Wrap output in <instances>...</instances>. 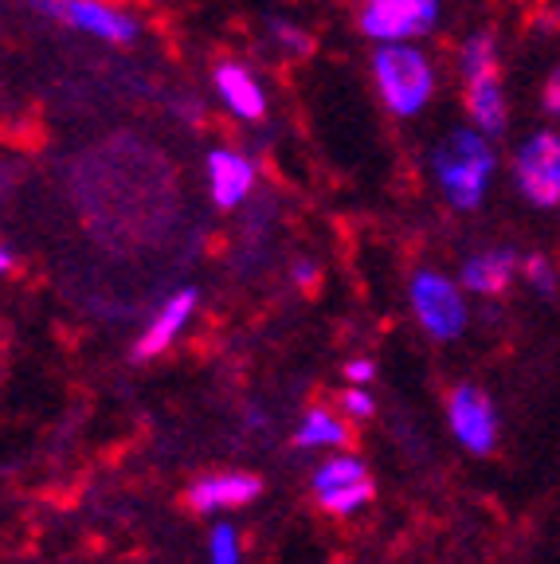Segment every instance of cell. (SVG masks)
Listing matches in <instances>:
<instances>
[{
  "label": "cell",
  "instance_id": "obj_5",
  "mask_svg": "<svg viewBox=\"0 0 560 564\" xmlns=\"http://www.w3.org/2000/svg\"><path fill=\"white\" fill-rule=\"evenodd\" d=\"M443 0H365L357 9V28L373 47L420 44L439 24Z\"/></svg>",
  "mask_w": 560,
  "mask_h": 564
},
{
  "label": "cell",
  "instance_id": "obj_18",
  "mask_svg": "<svg viewBox=\"0 0 560 564\" xmlns=\"http://www.w3.org/2000/svg\"><path fill=\"white\" fill-rule=\"evenodd\" d=\"M526 274L541 294H557V271L549 267V259L541 256H529L526 259Z\"/></svg>",
  "mask_w": 560,
  "mask_h": 564
},
{
  "label": "cell",
  "instance_id": "obj_2",
  "mask_svg": "<svg viewBox=\"0 0 560 564\" xmlns=\"http://www.w3.org/2000/svg\"><path fill=\"white\" fill-rule=\"evenodd\" d=\"M368 75H373V87H377L385 110L396 118H420L435 98V67L420 44L373 47Z\"/></svg>",
  "mask_w": 560,
  "mask_h": 564
},
{
  "label": "cell",
  "instance_id": "obj_7",
  "mask_svg": "<svg viewBox=\"0 0 560 564\" xmlns=\"http://www.w3.org/2000/svg\"><path fill=\"white\" fill-rule=\"evenodd\" d=\"M514 181L529 204L557 208L560 204V133L541 130L517 145Z\"/></svg>",
  "mask_w": 560,
  "mask_h": 564
},
{
  "label": "cell",
  "instance_id": "obj_12",
  "mask_svg": "<svg viewBox=\"0 0 560 564\" xmlns=\"http://www.w3.org/2000/svg\"><path fill=\"white\" fill-rule=\"evenodd\" d=\"M196 306H201L196 286H184V291L169 294V299L158 306V314L149 317V326L141 329V337L133 341V357H138V361H153V357H161V352H165L169 345L184 334V326L193 322Z\"/></svg>",
  "mask_w": 560,
  "mask_h": 564
},
{
  "label": "cell",
  "instance_id": "obj_6",
  "mask_svg": "<svg viewBox=\"0 0 560 564\" xmlns=\"http://www.w3.org/2000/svg\"><path fill=\"white\" fill-rule=\"evenodd\" d=\"M408 299H412V314L420 329L435 341H455L466 329V299L459 291V282L446 279L443 271H416Z\"/></svg>",
  "mask_w": 560,
  "mask_h": 564
},
{
  "label": "cell",
  "instance_id": "obj_1",
  "mask_svg": "<svg viewBox=\"0 0 560 564\" xmlns=\"http://www.w3.org/2000/svg\"><path fill=\"white\" fill-rule=\"evenodd\" d=\"M494 165H498V158H494L491 138L474 126H459L431 150V176H435L443 200L459 212L482 208V200L491 193Z\"/></svg>",
  "mask_w": 560,
  "mask_h": 564
},
{
  "label": "cell",
  "instance_id": "obj_4",
  "mask_svg": "<svg viewBox=\"0 0 560 564\" xmlns=\"http://www.w3.org/2000/svg\"><path fill=\"white\" fill-rule=\"evenodd\" d=\"M35 12L63 24L67 32L90 35L98 44L130 47L141 35V20L126 4H110V0H35Z\"/></svg>",
  "mask_w": 560,
  "mask_h": 564
},
{
  "label": "cell",
  "instance_id": "obj_21",
  "mask_svg": "<svg viewBox=\"0 0 560 564\" xmlns=\"http://www.w3.org/2000/svg\"><path fill=\"white\" fill-rule=\"evenodd\" d=\"M377 377V365L373 361H365V357H357V361H349L345 365V380H349L353 388H360V384H368V380Z\"/></svg>",
  "mask_w": 560,
  "mask_h": 564
},
{
  "label": "cell",
  "instance_id": "obj_19",
  "mask_svg": "<svg viewBox=\"0 0 560 564\" xmlns=\"http://www.w3.org/2000/svg\"><path fill=\"white\" fill-rule=\"evenodd\" d=\"M373 397H368L365 388H345L342 392V412H349L353 420H368V415H373Z\"/></svg>",
  "mask_w": 560,
  "mask_h": 564
},
{
  "label": "cell",
  "instance_id": "obj_20",
  "mask_svg": "<svg viewBox=\"0 0 560 564\" xmlns=\"http://www.w3.org/2000/svg\"><path fill=\"white\" fill-rule=\"evenodd\" d=\"M290 279H294L298 291H310L317 282V263L314 259H294V263H290Z\"/></svg>",
  "mask_w": 560,
  "mask_h": 564
},
{
  "label": "cell",
  "instance_id": "obj_10",
  "mask_svg": "<svg viewBox=\"0 0 560 564\" xmlns=\"http://www.w3.org/2000/svg\"><path fill=\"white\" fill-rule=\"evenodd\" d=\"M212 95H216V102L224 106L236 122H247V126L263 122L267 110H271L263 79L239 59H219L216 67H212Z\"/></svg>",
  "mask_w": 560,
  "mask_h": 564
},
{
  "label": "cell",
  "instance_id": "obj_13",
  "mask_svg": "<svg viewBox=\"0 0 560 564\" xmlns=\"http://www.w3.org/2000/svg\"><path fill=\"white\" fill-rule=\"evenodd\" d=\"M259 494H263V478L244 475V470H224V475L196 478V482L189 486V506L201 513L236 510V506L255 502Z\"/></svg>",
  "mask_w": 560,
  "mask_h": 564
},
{
  "label": "cell",
  "instance_id": "obj_23",
  "mask_svg": "<svg viewBox=\"0 0 560 564\" xmlns=\"http://www.w3.org/2000/svg\"><path fill=\"white\" fill-rule=\"evenodd\" d=\"M12 271V251L9 243H0V274H9Z\"/></svg>",
  "mask_w": 560,
  "mask_h": 564
},
{
  "label": "cell",
  "instance_id": "obj_11",
  "mask_svg": "<svg viewBox=\"0 0 560 564\" xmlns=\"http://www.w3.org/2000/svg\"><path fill=\"white\" fill-rule=\"evenodd\" d=\"M446 420H451V432L474 455H491L494 443H498V415H494L491 397L474 384H459L446 400Z\"/></svg>",
  "mask_w": 560,
  "mask_h": 564
},
{
  "label": "cell",
  "instance_id": "obj_24",
  "mask_svg": "<svg viewBox=\"0 0 560 564\" xmlns=\"http://www.w3.org/2000/svg\"><path fill=\"white\" fill-rule=\"evenodd\" d=\"M360 4H365V0H360Z\"/></svg>",
  "mask_w": 560,
  "mask_h": 564
},
{
  "label": "cell",
  "instance_id": "obj_14",
  "mask_svg": "<svg viewBox=\"0 0 560 564\" xmlns=\"http://www.w3.org/2000/svg\"><path fill=\"white\" fill-rule=\"evenodd\" d=\"M514 271H517V256L498 247V251H478L463 263V286L471 294H482V299H494L502 294L514 282Z\"/></svg>",
  "mask_w": 560,
  "mask_h": 564
},
{
  "label": "cell",
  "instance_id": "obj_3",
  "mask_svg": "<svg viewBox=\"0 0 560 564\" xmlns=\"http://www.w3.org/2000/svg\"><path fill=\"white\" fill-rule=\"evenodd\" d=\"M459 75H463V106L471 115V126L486 138L506 130V90H502L498 70V44L494 35L474 32L459 47Z\"/></svg>",
  "mask_w": 560,
  "mask_h": 564
},
{
  "label": "cell",
  "instance_id": "obj_22",
  "mask_svg": "<svg viewBox=\"0 0 560 564\" xmlns=\"http://www.w3.org/2000/svg\"><path fill=\"white\" fill-rule=\"evenodd\" d=\"M541 102H545V110L549 115H560V67L549 75V83H545V95H541Z\"/></svg>",
  "mask_w": 560,
  "mask_h": 564
},
{
  "label": "cell",
  "instance_id": "obj_8",
  "mask_svg": "<svg viewBox=\"0 0 560 564\" xmlns=\"http://www.w3.org/2000/svg\"><path fill=\"white\" fill-rule=\"evenodd\" d=\"M314 494L317 506L325 513H337V518H353L357 510H365L377 494V482L368 475V467L353 455H333L325 458L322 467L314 470Z\"/></svg>",
  "mask_w": 560,
  "mask_h": 564
},
{
  "label": "cell",
  "instance_id": "obj_16",
  "mask_svg": "<svg viewBox=\"0 0 560 564\" xmlns=\"http://www.w3.org/2000/svg\"><path fill=\"white\" fill-rule=\"evenodd\" d=\"M267 32H271L274 47L282 55H290V59H306L314 52V35L302 24H294V20H267Z\"/></svg>",
  "mask_w": 560,
  "mask_h": 564
},
{
  "label": "cell",
  "instance_id": "obj_15",
  "mask_svg": "<svg viewBox=\"0 0 560 564\" xmlns=\"http://www.w3.org/2000/svg\"><path fill=\"white\" fill-rule=\"evenodd\" d=\"M345 440H349V427H345L342 415H333L330 408H310L306 415H302V423H298L294 432V443L298 447H345Z\"/></svg>",
  "mask_w": 560,
  "mask_h": 564
},
{
  "label": "cell",
  "instance_id": "obj_9",
  "mask_svg": "<svg viewBox=\"0 0 560 564\" xmlns=\"http://www.w3.org/2000/svg\"><path fill=\"white\" fill-rule=\"evenodd\" d=\"M204 185H208V200L219 212H236L255 196L259 165L251 153L236 150V145H212L204 153Z\"/></svg>",
  "mask_w": 560,
  "mask_h": 564
},
{
  "label": "cell",
  "instance_id": "obj_17",
  "mask_svg": "<svg viewBox=\"0 0 560 564\" xmlns=\"http://www.w3.org/2000/svg\"><path fill=\"white\" fill-rule=\"evenodd\" d=\"M208 561L212 564H239L244 561V549H239L236 529L224 525V521L208 533Z\"/></svg>",
  "mask_w": 560,
  "mask_h": 564
}]
</instances>
